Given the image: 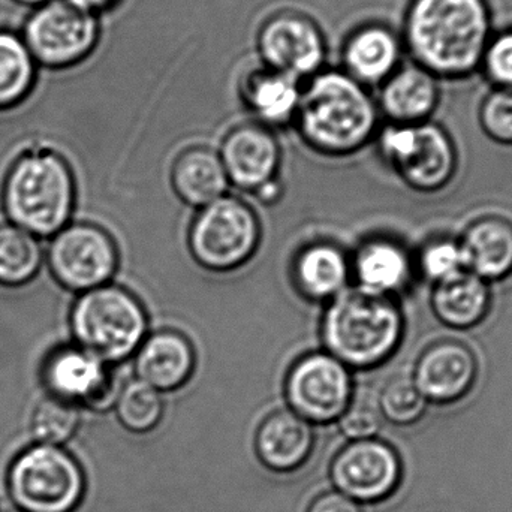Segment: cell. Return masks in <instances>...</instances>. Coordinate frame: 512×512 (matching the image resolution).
Segmentation results:
<instances>
[{"label": "cell", "mask_w": 512, "mask_h": 512, "mask_svg": "<svg viewBox=\"0 0 512 512\" xmlns=\"http://www.w3.org/2000/svg\"><path fill=\"white\" fill-rule=\"evenodd\" d=\"M402 36L384 23H366L342 47V71L363 86H381L403 63Z\"/></svg>", "instance_id": "obj_16"}, {"label": "cell", "mask_w": 512, "mask_h": 512, "mask_svg": "<svg viewBox=\"0 0 512 512\" xmlns=\"http://www.w3.org/2000/svg\"><path fill=\"white\" fill-rule=\"evenodd\" d=\"M379 116L366 86L342 69L324 68L301 84L294 125L315 152L348 156L375 137Z\"/></svg>", "instance_id": "obj_2"}, {"label": "cell", "mask_w": 512, "mask_h": 512, "mask_svg": "<svg viewBox=\"0 0 512 512\" xmlns=\"http://www.w3.org/2000/svg\"><path fill=\"white\" fill-rule=\"evenodd\" d=\"M134 357L135 378L161 394L185 387L197 366L194 345L176 330L150 334Z\"/></svg>", "instance_id": "obj_17"}, {"label": "cell", "mask_w": 512, "mask_h": 512, "mask_svg": "<svg viewBox=\"0 0 512 512\" xmlns=\"http://www.w3.org/2000/svg\"><path fill=\"white\" fill-rule=\"evenodd\" d=\"M219 156L230 185L251 194L277 179L282 161L273 129L256 122L231 129L222 141Z\"/></svg>", "instance_id": "obj_15"}, {"label": "cell", "mask_w": 512, "mask_h": 512, "mask_svg": "<svg viewBox=\"0 0 512 512\" xmlns=\"http://www.w3.org/2000/svg\"><path fill=\"white\" fill-rule=\"evenodd\" d=\"M48 264L60 285L83 294L110 283L119 267V251L107 231L80 222L54 234Z\"/></svg>", "instance_id": "obj_12"}, {"label": "cell", "mask_w": 512, "mask_h": 512, "mask_svg": "<svg viewBox=\"0 0 512 512\" xmlns=\"http://www.w3.org/2000/svg\"><path fill=\"white\" fill-rule=\"evenodd\" d=\"M80 423V406L50 394L35 406L30 430L36 444L62 447L77 433Z\"/></svg>", "instance_id": "obj_30"}, {"label": "cell", "mask_w": 512, "mask_h": 512, "mask_svg": "<svg viewBox=\"0 0 512 512\" xmlns=\"http://www.w3.org/2000/svg\"><path fill=\"white\" fill-rule=\"evenodd\" d=\"M349 279L351 259L333 243L307 245L292 262L295 288L307 300L328 303L349 288Z\"/></svg>", "instance_id": "obj_21"}, {"label": "cell", "mask_w": 512, "mask_h": 512, "mask_svg": "<svg viewBox=\"0 0 512 512\" xmlns=\"http://www.w3.org/2000/svg\"><path fill=\"white\" fill-rule=\"evenodd\" d=\"M420 264L423 273L436 283L466 271L462 249L453 240H436L424 246Z\"/></svg>", "instance_id": "obj_33"}, {"label": "cell", "mask_w": 512, "mask_h": 512, "mask_svg": "<svg viewBox=\"0 0 512 512\" xmlns=\"http://www.w3.org/2000/svg\"><path fill=\"white\" fill-rule=\"evenodd\" d=\"M74 203L71 168L53 150H27L12 164L3 185V207L17 227L53 236L66 227Z\"/></svg>", "instance_id": "obj_4"}, {"label": "cell", "mask_w": 512, "mask_h": 512, "mask_svg": "<svg viewBox=\"0 0 512 512\" xmlns=\"http://www.w3.org/2000/svg\"><path fill=\"white\" fill-rule=\"evenodd\" d=\"M382 417L394 424H412L426 411L427 400L409 376H394L378 396Z\"/></svg>", "instance_id": "obj_31"}, {"label": "cell", "mask_w": 512, "mask_h": 512, "mask_svg": "<svg viewBox=\"0 0 512 512\" xmlns=\"http://www.w3.org/2000/svg\"><path fill=\"white\" fill-rule=\"evenodd\" d=\"M402 466L390 445L376 439L352 441L331 466L334 486L355 502L388 498L399 486Z\"/></svg>", "instance_id": "obj_14"}, {"label": "cell", "mask_w": 512, "mask_h": 512, "mask_svg": "<svg viewBox=\"0 0 512 512\" xmlns=\"http://www.w3.org/2000/svg\"><path fill=\"white\" fill-rule=\"evenodd\" d=\"M282 185H280L279 179L273 180V182L267 183L262 186L258 192H255V197L258 198L261 203L271 204L276 203L282 194Z\"/></svg>", "instance_id": "obj_37"}, {"label": "cell", "mask_w": 512, "mask_h": 512, "mask_svg": "<svg viewBox=\"0 0 512 512\" xmlns=\"http://www.w3.org/2000/svg\"><path fill=\"white\" fill-rule=\"evenodd\" d=\"M256 51L261 65L304 83L325 68L327 39L312 15L285 8L262 21Z\"/></svg>", "instance_id": "obj_9"}, {"label": "cell", "mask_w": 512, "mask_h": 512, "mask_svg": "<svg viewBox=\"0 0 512 512\" xmlns=\"http://www.w3.org/2000/svg\"><path fill=\"white\" fill-rule=\"evenodd\" d=\"M21 3H27V5H38V3L47 2V0H18Z\"/></svg>", "instance_id": "obj_39"}, {"label": "cell", "mask_w": 512, "mask_h": 512, "mask_svg": "<svg viewBox=\"0 0 512 512\" xmlns=\"http://www.w3.org/2000/svg\"><path fill=\"white\" fill-rule=\"evenodd\" d=\"M300 81L261 65L240 78V98L254 114L256 123L267 128L294 125L301 96Z\"/></svg>", "instance_id": "obj_20"}, {"label": "cell", "mask_w": 512, "mask_h": 512, "mask_svg": "<svg viewBox=\"0 0 512 512\" xmlns=\"http://www.w3.org/2000/svg\"><path fill=\"white\" fill-rule=\"evenodd\" d=\"M313 447L312 424L292 411L265 418L256 435V451L267 468L289 472L300 468Z\"/></svg>", "instance_id": "obj_23"}, {"label": "cell", "mask_w": 512, "mask_h": 512, "mask_svg": "<svg viewBox=\"0 0 512 512\" xmlns=\"http://www.w3.org/2000/svg\"><path fill=\"white\" fill-rule=\"evenodd\" d=\"M480 69L493 87L512 89V27L493 33Z\"/></svg>", "instance_id": "obj_35"}, {"label": "cell", "mask_w": 512, "mask_h": 512, "mask_svg": "<svg viewBox=\"0 0 512 512\" xmlns=\"http://www.w3.org/2000/svg\"><path fill=\"white\" fill-rule=\"evenodd\" d=\"M493 33L489 0H409L400 36L412 62L462 80L480 71Z\"/></svg>", "instance_id": "obj_1"}, {"label": "cell", "mask_w": 512, "mask_h": 512, "mask_svg": "<svg viewBox=\"0 0 512 512\" xmlns=\"http://www.w3.org/2000/svg\"><path fill=\"white\" fill-rule=\"evenodd\" d=\"M337 421H339L340 430L346 438L352 439V441L373 439V436L381 429L382 423L378 397L373 396L367 390L355 391L348 408Z\"/></svg>", "instance_id": "obj_32"}, {"label": "cell", "mask_w": 512, "mask_h": 512, "mask_svg": "<svg viewBox=\"0 0 512 512\" xmlns=\"http://www.w3.org/2000/svg\"><path fill=\"white\" fill-rule=\"evenodd\" d=\"M459 245L469 273L483 280L502 279L511 273V222L499 218L474 222Z\"/></svg>", "instance_id": "obj_25"}, {"label": "cell", "mask_w": 512, "mask_h": 512, "mask_svg": "<svg viewBox=\"0 0 512 512\" xmlns=\"http://www.w3.org/2000/svg\"><path fill=\"white\" fill-rule=\"evenodd\" d=\"M171 185L183 203L203 209L227 195L230 180L219 153L206 147H192L180 153L174 162Z\"/></svg>", "instance_id": "obj_24"}, {"label": "cell", "mask_w": 512, "mask_h": 512, "mask_svg": "<svg viewBox=\"0 0 512 512\" xmlns=\"http://www.w3.org/2000/svg\"><path fill=\"white\" fill-rule=\"evenodd\" d=\"M441 98L439 78L417 63H402L381 84L379 113L396 125L427 122Z\"/></svg>", "instance_id": "obj_19"}, {"label": "cell", "mask_w": 512, "mask_h": 512, "mask_svg": "<svg viewBox=\"0 0 512 512\" xmlns=\"http://www.w3.org/2000/svg\"><path fill=\"white\" fill-rule=\"evenodd\" d=\"M75 5L81 6V8L87 9V11L93 12L98 15V12L107 11V9L116 6L120 0H71Z\"/></svg>", "instance_id": "obj_38"}, {"label": "cell", "mask_w": 512, "mask_h": 512, "mask_svg": "<svg viewBox=\"0 0 512 512\" xmlns=\"http://www.w3.org/2000/svg\"><path fill=\"white\" fill-rule=\"evenodd\" d=\"M403 336V316L393 297L346 288L328 301L321 321L325 352L348 369H373L387 361Z\"/></svg>", "instance_id": "obj_3"}, {"label": "cell", "mask_w": 512, "mask_h": 512, "mask_svg": "<svg viewBox=\"0 0 512 512\" xmlns=\"http://www.w3.org/2000/svg\"><path fill=\"white\" fill-rule=\"evenodd\" d=\"M42 379L51 396L93 411H107L116 405L122 388L110 364L78 345L51 352L42 367Z\"/></svg>", "instance_id": "obj_13"}, {"label": "cell", "mask_w": 512, "mask_h": 512, "mask_svg": "<svg viewBox=\"0 0 512 512\" xmlns=\"http://www.w3.org/2000/svg\"><path fill=\"white\" fill-rule=\"evenodd\" d=\"M351 277L357 282V288L393 297L405 289L411 279V258L393 240L370 239L358 246L352 256Z\"/></svg>", "instance_id": "obj_22"}, {"label": "cell", "mask_w": 512, "mask_h": 512, "mask_svg": "<svg viewBox=\"0 0 512 512\" xmlns=\"http://www.w3.org/2000/svg\"><path fill=\"white\" fill-rule=\"evenodd\" d=\"M41 246L17 225H0V285L20 286L38 273Z\"/></svg>", "instance_id": "obj_27"}, {"label": "cell", "mask_w": 512, "mask_h": 512, "mask_svg": "<svg viewBox=\"0 0 512 512\" xmlns=\"http://www.w3.org/2000/svg\"><path fill=\"white\" fill-rule=\"evenodd\" d=\"M477 376L471 349L456 340L430 346L415 366V385L426 400L447 403L465 396Z\"/></svg>", "instance_id": "obj_18"}, {"label": "cell", "mask_w": 512, "mask_h": 512, "mask_svg": "<svg viewBox=\"0 0 512 512\" xmlns=\"http://www.w3.org/2000/svg\"><path fill=\"white\" fill-rule=\"evenodd\" d=\"M35 65L26 44L0 32V110L20 104L33 86Z\"/></svg>", "instance_id": "obj_28"}, {"label": "cell", "mask_w": 512, "mask_h": 512, "mask_svg": "<svg viewBox=\"0 0 512 512\" xmlns=\"http://www.w3.org/2000/svg\"><path fill=\"white\" fill-rule=\"evenodd\" d=\"M24 36L36 60L51 68H66L95 50L98 15L71 0H50L29 18Z\"/></svg>", "instance_id": "obj_10"}, {"label": "cell", "mask_w": 512, "mask_h": 512, "mask_svg": "<svg viewBox=\"0 0 512 512\" xmlns=\"http://www.w3.org/2000/svg\"><path fill=\"white\" fill-rule=\"evenodd\" d=\"M379 150L396 173L418 191L442 188L456 170L453 141L436 123H391L379 135Z\"/></svg>", "instance_id": "obj_8"}, {"label": "cell", "mask_w": 512, "mask_h": 512, "mask_svg": "<svg viewBox=\"0 0 512 512\" xmlns=\"http://www.w3.org/2000/svg\"><path fill=\"white\" fill-rule=\"evenodd\" d=\"M354 393L351 369L325 351L303 355L286 373L289 411L310 424L339 420Z\"/></svg>", "instance_id": "obj_11"}, {"label": "cell", "mask_w": 512, "mask_h": 512, "mask_svg": "<svg viewBox=\"0 0 512 512\" xmlns=\"http://www.w3.org/2000/svg\"><path fill=\"white\" fill-rule=\"evenodd\" d=\"M114 408L123 427L134 433H147L161 423L164 400L159 391L135 378L122 385Z\"/></svg>", "instance_id": "obj_29"}, {"label": "cell", "mask_w": 512, "mask_h": 512, "mask_svg": "<svg viewBox=\"0 0 512 512\" xmlns=\"http://www.w3.org/2000/svg\"><path fill=\"white\" fill-rule=\"evenodd\" d=\"M490 292L486 280L469 271L436 283L433 310L444 324L454 328L477 325L489 309Z\"/></svg>", "instance_id": "obj_26"}, {"label": "cell", "mask_w": 512, "mask_h": 512, "mask_svg": "<svg viewBox=\"0 0 512 512\" xmlns=\"http://www.w3.org/2000/svg\"><path fill=\"white\" fill-rule=\"evenodd\" d=\"M480 122L486 134L501 143H512V89L493 87L481 102Z\"/></svg>", "instance_id": "obj_34"}, {"label": "cell", "mask_w": 512, "mask_h": 512, "mask_svg": "<svg viewBox=\"0 0 512 512\" xmlns=\"http://www.w3.org/2000/svg\"><path fill=\"white\" fill-rule=\"evenodd\" d=\"M71 330L80 348L114 366L134 357L146 340L149 318L137 295L108 283L77 298Z\"/></svg>", "instance_id": "obj_5"}, {"label": "cell", "mask_w": 512, "mask_h": 512, "mask_svg": "<svg viewBox=\"0 0 512 512\" xmlns=\"http://www.w3.org/2000/svg\"><path fill=\"white\" fill-rule=\"evenodd\" d=\"M259 242L258 216L245 201L228 195L200 209L189 228L192 258L213 273L243 267L258 251Z\"/></svg>", "instance_id": "obj_7"}, {"label": "cell", "mask_w": 512, "mask_h": 512, "mask_svg": "<svg viewBox=\"0 0 512 512\" xmlns=\"http://www.w3.org/2000/svg\"><path fill=\"white\" fill-rule=\"evenodd\" d=\"M309 512H363L354 499L340 492L325 493L312 502Z\"/></svg>", "instance_id": "obj_36"}, {"label": "cell", "mask_w": 512, "mask_h": 512, "mask_svg": "<svg viewBox=\"0 0 512 512\" xmlns=\"http://www.w3.org/2000/svg\"><path fill=\"white\" fill-rule=\"evenodd\" d=\"M83 471L62 447L35 444L8 471V492L20 512H72L84 495Z\"/></svg>", "instance_id": "obj_6"}]
</instances>
